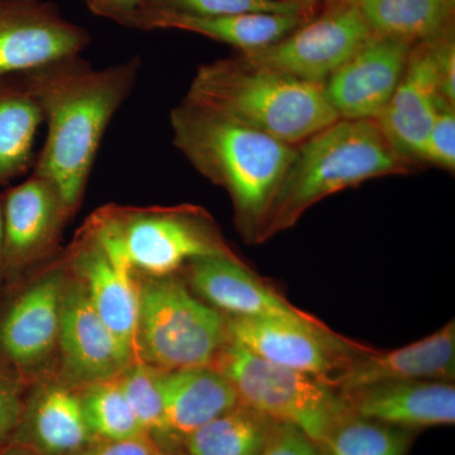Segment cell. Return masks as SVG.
<instances>
[{
    "label": "cell",
    "instance_id": "obj_1",
    "mask_svg": "<svg viewBox=\"0 0 455 455\" xmlns=\"http://www.w3.org/2000/svg\"><path fill=\"white\" fill-rule=\"evenodd\" d=\"M140 57L92 68L82 56L57 60L20 74L41 108L47 136L32 172L46 179L73 215L110 122L133 92Z\"/></svg>",
    "mask_w": 455,
    "mask_h": 455
},
{
    "label": "cell",
    "instance_id": "obj_2",
    "mask_svg": "<svg viewBox=\"0 0 455 455\" xmlns=\"http://www.w3.org/2000/svg\"><path fill=\"white\" fill-rule=\"evenodd\" d=\"M173 146L235 204L239 229L259 233L295 146L245 127L185 98L170 114Z\"/></svg>",
    "mask_w": 455,
    "mask_h": 455
},
{
    "label": "cell",
    "instance_id": "obj_3",
    "mask_svg": "<svg viewBox=\"0 0 455 455\" xmlns=\"http://www.w3.org/2000/svg\"><path fill=\"white\" fill-rule=\"evenodd\" d=\"M379 123L373 119H338L295 146L259 242L289 229L314 204L370 180L411 172Z\"/></svg>",
    "mask_w": 455,
    "mask_h": 455
},
{
    "label": "cell",
    "instance_id": "obj_4",
    "mask_svg": "<svg viewBox=\"0 0 455 455\" xmlns=\"http://www.w3.org/2000/svg\"><path fill=\"white\" fill-rule=\"evenodd\" d=\"M185 98L290 146L339 119L324 83L256 68L238 55L200 66Z\"/></svg>",
    "mask_w": 455,
    "mask_h": 455
},
{
    "label": "cell",
    "instance_id": "obj_5",
    "mask_svg": "<svg viewBox=\"0 0 455 455\" xmlns=\"http://www.w3.org/2000/svg\"><path fill=\"white\" fill-rule=\"evenodd\" d=\"M84 229L114 262L147 277L172 276L203 257L233 256L211 218L196 206L109 205L95 212Z\"/></svg>",
    "mask_w": 455,
    "mask_h": 455
},
{
    "label": "cell",
    "instance_id": "obj_6",
    "mask_svg": "<svg viewBox=\"0 0 455 455\" xmlns=\"http://www.w3.org/2000/svg\"><path fill=\"white\" fill-rule=\"evenodd\" d=\"M212 367L235 387L239 403L298 427L319 447L350 414L340 392L324 379L269 363L235 341H227Z\"/></svg>",
    "mask_w": 455,
    "mask_h": 455
},
{
    "label": "cell",
    "instance_id": "obj_7",
    "mask_svg": "<svg viewBox=\"0 0 455 455\" xmlns=\"http://www.w3.org/2000/svg\"><path fill=\"white\" fill-rule=\"evenodd\" d=\"M228 340L226 317L178 278L147 277L140 287L137 362L164 371L212 367Z\"/></svg>",
    "mask_w": 455,
    "mask_h": 455
},
{
    "label": "cell",
    "instance_id": "obj_8",
    "mask_svg": "<svg viewBox=\"0 0 455 455\" xmlns=\"http://www.w3.org/2000/svg\"><path fill=\"white\" fill-rule=\"evenodd\" d=\"M372 36L357 0H340L276 44L238 56L256 68L325 83Z\"/></svg>",
    "mask_w": 455,
    "mask_h": 455
},
{
    "label": "cell",
    "instance_id": "obj_9",
    "mask_svg": "<svg viewBox=\"0 0 455 455\" xmlns=\"http://www.w3.org/2000/svg\"><path fill=\"white\" fill-rule=\"evenodd\" d=\"M227 325L229 340L256 357L326 383L353 358L348 344L315 320L230 317Z\"/></svg>",
    "mask_w": 455,
    "mask_h": 455
},
{
    "label": "cell",
    "instance_id": "obj_10",
    "mask_svg": "<svg viewBox=\"0 0 455 455\" xmlns=\"http://www.w3.org/2000/svg\"><path fill=\"white\" fill-rule=\"evenodd\" d=\"M82 26L44 0H0V77L28 73L82 55L90 44Z\"/></svg>",
    "mask_w": 455,
    "mask_h": 455
},
{
    "label": "cell",
    "instance_id": "obj_11",
    "mask_svg": "<svg viewBox=\"0 0 455 455\" xmlns=\"http://www.w3.org/2000/svg\"><path fill=\"white\" fill-rule=\"evenodd\" d=\"M68 274L52 268L0 309V364L27 373L47 361L59 340Z\"/></svg>",
    "mask_w": 455,
    "mask_h": 455
},
{
    "label": "cell",
    "instance_id": "obj_12",
    "mask_svg": "<svg viewBox=\"0 0 455 455\" xmlns=\"http://www.w3.org/2000/svg\"><path fill=\"white\" fill-rule=\"evenodd\" d=\"M5 277L31 267L55 252L66 220L59 193L32 172L2 196Z\"/></svg>",
    "mask_w": 455,
    "mask_h": 455
},
{
    "label": "cell",
    "instance_id": "obj_13",
    "mask_svg": "<svg viewBox=\"0 0 455 455\" xmlns=\"http://www.w3.org/2000/svg\"><path fill=\"white\" fill-rule=\"evenodd\" d=\"M411 44L373 35L324 83L326 99L339 119L376 121L394 95Z\"/></svg>",
    "mask_w": 455,
    "mask_h": 455
},
{
    "label": "cell",
    "instance_id": "obj_14",
    "mask_svg": "<svg viewBox=\"0 0 455 455\" xmlns=\"http://www.w3.org/2000/svg\"><path fill=\"white\" fill-rule=\"evenodd\" d=\"M66 287L57 347L65 376L85 386L116 379L136 362L92 307L82 283Z\"/></svg>",
    "mask_w": 455,
    "mask_h": 455
},
{
    "label": "cell",
    "instance_id": "obj_15",
    "mask_svg": "<svg viewBox=\"0 0 455 455\" xmlns=\"http://www.w3.org/2000/svg\"><path fill=\"white\" fill-rule=\"evenodd\" d=\"M438 38L411 47L400 83L376 119L386 139L412 166L420 164L421 149L436 113L442 104H447L439 97Z\"/></svg>",
    "mask_w": 455,
    "mask_h": 455
},
{
    "label": "cell",
    "instance_id": "obj_16",
    "mask_svg": "<svg viewBox=\"0 0 455 455\" xmlns=\"http://www.w3.org/2000/svg\"><path fill=\"white\" fill-rule=\"evenodd\" d=\"M68 267L82 283L104 324L137 362L140 287L133 272L114 262L86 229L68 252Z\"/></svg>",
    "mask_w": 455,
    "mask_h": 455
},
{
    "label": "cell",
    "instance_id": "obj_17",
    "mask_svg": "<svg viewBox=\"0 0 455 455\" xmlns=\"http://www.w3.org/2000/svg\"><path fill=\"white\" fill-rule=\"evenodd\" d=\"M455 377V324L409 346L386 353H368L350 359L328 385L349 392L379 383L453 381Z\"/></svg>",
    "mask_w": 455,
    "mask_h": 455
},
{
    "label": "cell",
    "instance_id": "obj_18",
    "mask_svg": "<svg viewBox=\"0 0 455 455\" xmlns=\"http://www.w3.org/2000/svg\"><path fill=\"white\" fill-rule=\"evenodd\" d=\"M194 291L232 317L314 320L284 301L233 256L203 257L188 263Z\"/></svg>",
    "mask_w": 455,
    "mask_h": 455
},
{
    "label": "cell",
    "instance_id": "obj_19",
    "mask_svg": "<svg viewBox=\"0 0 455 455\" xmlns=\"http://www.w3.org/2000/svg\"><path fill=\"white\" fill-rule=\"evenodd\" d=\"M350 414L394 427L453 425L455 387L445 381L379 383L340 392Z\"/></svg>",
    "mask_w": 455,
    "mask_h": 455
},
{
    "label": "cell",
    "instance_id": "obj_20",
    "mask_svg": "<svg viewBox=\"0 0 455 455\" xmlns=\"http://www.w3.org/2000/svg\"><path fill=\"white\" fill-rule=\"evenodd\" d=\"M310 18L286 14L245 13L235 16H194L178 12L140 8L127 28L179 29L223 42L241 52H252L271 46L307 22Z\"/></svg>",
    "mask_w": 455,
    "mask_h": 455
},
{
    "label": "cell",
    "instance_id": "obj_21",
    "mask_svg": "<svg viewBox=\"0 0 455 455\" xmlns=\"http://www.w3.org/2000/svg\"><path fill=\"white\" fill-rule=\"evenodd\" d=\"M164 431L184 436L238 405V395L226 377L212 367L164 371Z\"/></svg>",
    "mask_w": 455,
    "mask_h": 455
},
{
    "label": "cell",
    "instance_id": "obj_22",
    "mask_svg": "<svg viewBox=\"0 0 455 455\" xmlns=\"http://www.w3.org/2000/svg\"><path fill=\"white\" fill-rule=\"evenodd\" d=\"M22 418H26L29 442L44 455H73L94 438L80 394L60 383L38 388Z\"/></svg>",
    "mask_w": 455,
    "mask_h": 455
},
{
    "label": "cell",
    "instance_id": "obj_23",
    "mask_svg": "<svg viewBox=\"0 0 455 455\" xmlns=\"http://www.w3.org/2000/svg\"><path fill=\"white\" fill-rule=\"evenodd\" d=\"M42 123L41 108L20 75L0 77V185L33 169Z\"/></svg>",
    "mask_w": 455,
    "mask_h": 455
},
{
    "label": "cell",
    "instance_id": "obj_24",
    "mask_svg": "<svg viewBox=\"0 0 455 455\" xmlns=\"http://www.w3.org/2000/svg\"><path fill=\"white\" fill-rule=\"evenodd\" d=\"M373 35L416 44L451 31V0H357Z\"/></svg>",
    "mask_w": 455,
    "mask_h": 455
},
{
    "label": "cell",
    "instance_id": "obj_25",
    "mask_svg": "<svg viewBox=\"0 0 455 455\" xmlns=\"http://www.w3.org/2000/svg\"><path fill=\"white\" fill-rule=\"evenodd\" d=\"M275 421L239 403L187 438V455H259Z\"/></svg>",
    "mask_w": 455,
    "mask_h": 455
},
{
    "label": "cell",
    "instance_id": "obj_26",
    "mask_svg": "<svg viewBox=\"0 0 455 455\" xmlns=\"http://www.w3.org/2000/svg\"><path fill=\"white\" fill-rule=\"evenodd\" d=\"M84 415L92 436L127 440L148 435L116 379L85 386L80 392Z\"/></svg>",
    "mask_w": 455,
    "mask_h": 455
},
{
    "label": "cell",
    "instance_id": "obj_27",
    "mask_svg": "<svg viewBox=\"0 0 455 455\" xmlns=\"http://www.w3.org/2000/svg\"><path fill=\"white\" fill-rule=\"evenodd\" d=\"M323 447L329 455H405L407 438L390 425L349 414Z\"/></svg>",
    "mask_w": 455,
    "mask_h": 455
},
{
    "label": "cell",
    "instance_id": "obj_28",
    "mask_svg": "<svg viewBox=\"0 0 455 455\" xmlns=\"http://www.w3.org/2000/svg\"><path fill=\"white\" fill-rule=\"evenodd\" d=\"M316 4L317 0H143L140 8L194 16L272 13L310 18Z\"/></svg>",
    "mask_w": 455,
    "mask_h": 455
},
{
    "label": "cell",
    "instance_id": "obj_29",
    "mask_svg": "<svg viewBox=\"0 0 455 455\" xmlns=\"http://www.w3.org/2000/svg\"><path fill=\"white\" fill-rule=\"evenodd\" d=\"M164 370L134 362L118 377L119 386L147 434H164V412L161 377Z\"/></svg>",
    "mask_w": 455,
    "mask_h": 455
},
{
    "label": "cell",
    "instance_id": "obj_30",
    "mask_svg": "<svg viewBox=\"0 0 455 455\" xmlns=\"http://www.w3.org/2000/svg\"><path fill=\"white\" fill-rule=\"evenodd\" d=\"M420 164H431L449 172L455 170V110L442 104L421 149Z\"/></svg>",
    "mask_w": 455,
    "mask_h": 455
},
{
    "label": "cell",
    "instance_id": "obj_31",
    "mask_svg": "<svg viewBox=\"0 0 455 455\" xmlns=\"http://www.w3.org/2000/svg\"><path fill=\"white\" fill-rule=\"evenodd\" d=\"M259 455H324L319 445L292 425L275 423Z\"/></svg>",
    "mask_w": 455,
    "mask_h": 455
},
{
    "label": "cell",
    "instance_id": "obj_32",
    "mask_svg": "<svg viewBox=\"0 0 455 455\" xmlns=\"http://www.w3.org/2000/svg\"><path fill=\"white\" fill-rule=\"evenodd\" d=\"M23 411L16 374L0 364V444L20 424Z\"/></svg>",
    "mask_w": 455,
    "mask_h": 455
},
{
    "label": "cell",
    "instance_id": "obj_33",
    "mask_svg": "<svg viewBox=\"0 0 455 455\" xmlns=\"http://www.w3.org/2000/svg\"><path fill=\"white\" fill-rule=\"evenodd\" d=\"M438 89L444 103L455 104V44L453 33L448 31L438 38Z\"/></svg>",
    "mask_w": 455,
    "mask_h": 455
},
{
    "label": "cell",
    "instance_id": "obj_34",
    "mask_svg": "<svg viewBox=\"0 0 455 455\" xmlns=\"http://www.w3.org/2000/svg\"><path fill=\"white\" fill-rule=\"evenodd\" d=\"M160 451L156 447L149 435L127 440H100L90 443L73 455H158Z\"/></svg>",
    "mask_w": 455,
    "mask_h": 455
},
{
    "label": "cell",
    "instance_id": "obj_35",
    "mask_svg": "<svg viewBox=\"0 0 455 455\" xmlns=\"http://www.w3.org/2000/svg\"><path fill=\"white\" fill-rule=\"evenodd\" d=\"M95 16L107 18L123 27L139 11L143 0H83Z\"/></svg>",
    "mask_w": 455,
    "mask_h": 455
},
{
    "label": "cell",
    "instance_id": "obj_36",
    "mask_svg": "<svg viewBox=\"0 0 455 455\" xmlns=\"http://www.w3.org/2000/svg\"><path fill=\"white\" fill-rule=\"evenodd\" d=\"M5 277L4 267V239H3V212L2 200H0V283Z\"/></svg>",
    "mask_w": 455,
    "mask_h": 455
},
{
    "label": "cell",
    "instance_id": "obj_37",
    "mask_svg": "<svg viewBox=\"0 0 455 455\" xmlns=\"http://www.w3.org/2000/svg\"><path fill=\"white\" fill-rule=\"evenodd\" d=\"M3 455H33L31 453H28V451H25V449H11V451H8L7 453H4Z\"/></svg>",
    "mask_w": 455,
    "mask_h": 455
},
{
    "label": "cell",
    "instance_id": "obj_38",
    "mask_svg": "<svg viewBox=\"0 0 455 455\" xmlns=\"http://www.w3.org/2000/svg\"><path fill=\"white\" fill-rule=\"evenodd\" d=\"M158 455H187V454H184V453H178V454H164V453H161L160 451V454Z\"/></svg>",
    "mask_w": 455,
    "mask_h": 455
},
{
    "label": "cell",
    "instance_id": "obj_39",
    "mask_svg": "<svg viewBox=\"0 0 455 455\" xmlns=\"http://www.w3.org/2000/svg\"><path fill=\"white\" fill-rule=\"evenodd\" d=\"M451 2H453V3H454V0H451Z\"/></svg>",
    "mask_w": 455,
    "mask_h": 455
}]
</instances>
